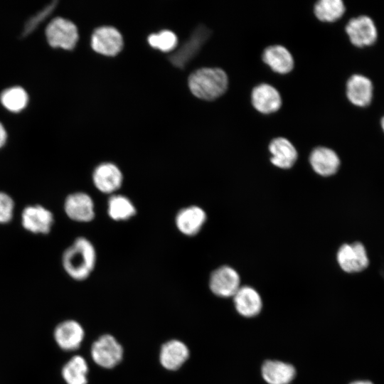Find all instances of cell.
Here are the masks:
<instances>
[{"mask_svg": "<svg viewBox=\"0 0 384 384\" xmlns=\"http://www.w3.org/2000/svg\"><path fill=\"white\" fill-rule=\"evenodd\" d=\"M96 251L90 240L80 237L63 255L62 263L67 274L74 279H87L96 263Z\"/></svg>", "mask_w": 384, "mask_h": 384, "instance_id": "1", "label": "cell"}, {"mask_svg": "<svg viewBox=\"0 0 384 384\" xmlns=\"http://www.w3.org/2000/svg\"><path fill=\"white\" fill-rule=\"evenodd\" d=\"M188 86L196 97L213 100L226 92L228 78L225 72L220 68H203L191 74Z\"/></svg>", "mask_w": 384, "mask_h": 384, "instance_id": "2", "label": "cell"}, {"mask_svg": "<svg viewBox=\"0 0 384 384\" xmlns=\"http://www.w3.org/2000/svg\"><path fill=\"white\" fill-rule=\"evenodd\" d=\"M46 36L51 47L72 50L78 40V31L72 21L57 17L47 25Z\"/></svg>", "mask_w": 384, "mask_h": 384, "instance_id": "3", "label": "cell"}, {"mask_svg": "<svg viewBox=\"0 0 384 384\" xmlns=\"http://www.w3.org/2000/svg\"><path fill=\"white\" fill-rule=\"evenodd\" d=\"M91 356L96 364L112 368L122 359L123 349L116 338L109 334L101 336L91 348Z\"/></svg>", "mask_w": 384, "mask_h": 384, "instance_id": "4", "label": "cell"}, {"mask_svg": "<svg viewBox=\"0 0 384 384\" xmlns=\"http://www.w3.org/2000/svg\"><path fill=\"white\" fill-rule=\"evenodd\" d=\"M238 272L229 266H222L210 275L209 287L212 292L221 297H233L240 287Z\"/></svg>", "mask_w": 384, "mask_h": 384, "instance_id": "5", "label": "cell"}, {"mask_svg": "<svg viewBox=\"0 0 384 384\" xmlns=\"http://www.w3.org/2000/svg\"><path fill=\"white\" fill-rule=\"evenodd\" d=\"M93 50L105 55H115L123 47V38L117 29L112 26H102L92 35Z\"/></svg>", "mask_w": 384, "mask_h": 384, "instance_id": "6", "label": "cell"}, {"mask_svg": "<svg viewBox=\"0 0 384 384\" xmlns=\"http://www.w3.org/2000/svg\"><path fill=\"white\" fill-rule=\"evenodd\" d=\"M337 261L346 272L362 271L368 265V258L364 246L360 242L344 244L337 252Z\"/></svg>", "mask_w": 384, "mask_h": 384, "instance_id": "7", "label": "cell"}, {"mask_svg": "<svg viewBox=\"0 0 384 384\" xmlns=\"http://www.w3.org/2000/svg\"><path fill=\"white\" fill-rule=\"evenodd\" d=\"M351 42L356 46L363 47L373 44L377 38V30L372 19L361 16L351 19L346 26Z\"/></svg>", "mask_w": 384, "mask_h": 384, "instance_id": "8", "label": "cell"}, {"mask_svg": "<svg viewBox=\"0 0 384 384\" xmlns=\"http://www.w3.org/2000/svg\"><path fill=\"white\" fill-rule=\"evenodd\" d=\"M53 221L52 213L40 205L27 206L21 214L23 227L33 233H48Z\"/></svg>", "mask_w": 384, "mask_h": 384, "instance_id": "9", "label": "cell"}, {"mask_svg": "<svg viewBox=\"0 0 384 384\" xmlns=\"http://www.w3.org/2000/svg\"><path fill=\"white\" fill-rule=\"evenodd\" d=\"M67 215L78 222H90L95 218L94 203L87 193L77 192L70 194L65 201Z\"/></svg>", "mask_w": 384, "mask_h": 384, "instance_id": "10", "label": "cell"}, {"mask_svg": "<svg viewBox=\"0 0 384 384\" xmlns=\"http://www.w3.org/2000/svg\"><path fill=\"white\" fill-rule=\"evenodd\" d=\"M54 338L63 350L71 351L78 349L83 341L85 332L82 326L74 320H66L57 325Z\"/></svg>", "mask_w": 384, "mask_h": 384, "instance_id": "11", "label": "cell"}, {"mask_svg": "<svg viewBox=\"0 0 384 384\" xmlns=\"http://www.w3.org/2000/svg\"><path fill=\"white\" fill-rule=\"evenodd\" d=\"M123 181L120 169L114 164L106 162L99 164L92 174V181L102 193H112L118 190Z\"/></svg>", "mask_w": 384, "mask_h": 384, "instance_id": "12", "label": "cell"}, {"mask_svg": "<svg viewBox=\"0 0 384 384\" xmlns=\"http://www.w3.org/2000/svg\"><path fill=\"white\" fill-rule=\"evenodd\" d=\"M254 108L262 114L277 112L282 105L281 96L273 86L262 83L255 86L251 93Z\"/></svg>", "mask_w": 384, "mask_h": 384, "instance_id": "13", "label": "cell"}, {"mask_svg": "<svg viewBox=\"0 0 384 384\" xmlns=\"http://www.w3.org/2000/svg\"><path fill=\"white\" fill-rule=\"evenodd\" d=\"M206 220L205 211L198 206H191L180 210L176 216L178 230L188 236L196 235Z\"/></svg>", "mask_w": 384, "mask_h": 384, "instance_id": "14", "label": "cell"}, {"mask_svg": "<svg viewBox=\"0 0 384 384\" xmlns=\"http://www.w3.org/2000/svg\"><path fill=\"white\" fill-rule=\"evenodd\" d=\"M309 162L314 171L323 176L334 174L340 166V160L336 153L324 146L313 149L309 156Z\"/></svg>", "mask_w": 384, "mask_h": 384, "instance_id": "15", "label": "cell"}, {"mask_svg": "<svg viewBox=\"0 0 384 384\" xmlns=\"http://www.w3.org/2000/svg\"><path fill=\"white\" fill-rule=\"evenodd\" d=\"M235 307L238 314L245 317L257 315L262 307L259 293L253 288L240 287L233 296Z\"/></svg>", "mask_w": 384, "mask_h": 384, "instance_id": "16", "label": "cell"}, {"mask_svg": "<svg viewBox=\"0 0 384 384\" xmlns=\"http://www.w3.org/2000/svg\"><path fill=\"white\" fill-rule=\"evenodd\" d=\"M269 150L270 161L280 169H289L297 161V151L294 145L284 137H277L271 141Z\"/></svg>", "mask_w": 384, "mask_h": 384, "instance_id": "17", "label": "cell"}, {"mask_svg": "<svg viewBox=\"0 0 384 384\" xmlns=\"http://www.w3.org/2000/svg\"><path fill=\"white\" fill-rule=\"evenodd\" d=\"M188 356L189 351L185 343L178 340H171L161 346L159 359L164 368L175 370L186 362Z\"/></svg>", "mask_w": 384, "mask_h": 384, "instance_id": "18", "label": "cell"}, {"mask_svg": "<svg viewBox=\"0 0 384 384\" xmlns=\"http://www.w3.org/2000/svg\"><path fill=\"white\" fill-rule=\"evenodd\" d=\"M346 95L352 104L359 107L368 105L373 95L370 80L361 75H352L346 84Z\"/></svg>", "mask_w": 384, "mask_h": 384, "instance_id": "19", "label": "cell"}, {"mask_svg": "<svg viewBox=\"0 0 384 384\" xmlns=\"http://www.w3.org/2000/svg\"><path fill=\"white\" fill-rule=\"evenodd\" d=\"M262 57L264 63L277 73H288L294 68L292 54L282 46L274 45L266 48Z\"/></svg>", "mask_w": 384, "mask_h": 384, "instance_id": "20", "label": "cell"}, {"mask_svg": "<svg viewBox=\"0 0 384 384\" xmlns=\"http://www.w3.org/2000/svg\"><path fill=\"white\" fill-rule=\"evenodd\" d=\"M294 367L280 361H267L262 366V375L268 384H289L294 378Z\"/></svg>", "mask_w": 384, "mask_h": 384, "instance_id": "21", "label": "cell"}, {"mask_svg": "<svg viewBox=\"0 0 384 384\" xmlns=\"http://www.w3.org/2000/svg\"><path fill=\"white\" fill-rule=\"evenodd\" d=\"M210 31L205 26H200L193 33L177 53L172 55L171 61L178 67H183L200 50L202 45L208 39Z\"/></svg>", "mask_w": 384, "mask_h": 384, "instance_id": "22", "label": "cell"}, {"mask_svg": "<svg viewBox=\"0 0 384 384\" xmlns=\"http://www.w3.org/2000/svg\"><path fill=\"white\" fill-rule=\"evenodd\" d=\"M88 366L80 356L72 357L63 367L62 376L67 384H87Z\"/></svg>", "mask_w": 384, "mask_h": 384, "instance_id": "23", "label": "cell"}, {"mask_svg": "<svg viewBox=\"0 0 384 384\" xmlns=\"http://www.w3.org/2000/svg\"><path fill=\"white\" fill-rule=\"evenodd\" d=\"M1 105L11 112H19L28 105V95L20 86H14L5 89L0 95Z\"/></svg>", "mask_w": 384, "mask_h": 384, "instance_id": "24", "label": "cell"}, {"mask_svg": "<svg viewBox=\"0 0 384 384\" xmlns=\"http://www.w3.org/2000/svg\"><path fill=\"white\" fill-rule=\"evenodd\" d=\"M108 214L114 220H126L136 214L132 201L122 195H113L108 201Z\"/></svg>", "mask_w": 384, "mask_h": 384, "instance_id": "25", "label": "cell"}, {"mask_svg": "<svg viewBox=\"0 0 384 384\" xmlns=\"http://www.w3.org/2000/svg\"><path fill=\"white\" fill-rule=\"evenodd\" d=\"M316 17L324 22H334L345 12V6L341 0H321L314 7Z\"/></svg>", "mask_w": 384, "mask_h": 384, "instance_id": "26", "label": "cell"}, {"mask_svg": "<svg viewBox=\"0 0 384 384\" xmlns=\"http://www.w3.org/2000/svg\"><path fill=\"white\" fill-rule=\"evenodd\" d=\"M58 2L52 1L31 16L23 26L21 36L28 37L33 33L52 14Z\"/></svg>", "mask_w": 384, "mask_h": 384, "instance_id": "27", "label": "cell"}, {"mask_svg": "<svg viewBox=\"0 0 384 384\" xmlns=\"http://www.w3.org/2000/svg\"><path fill=\"white\" fill-rule=\"evenodd\" d=\"M148 42L153 48L166 52L173 50L177 44V37L171 31L164 30L153 33L148 38Z\"/></svg>", "mask_w": 384, "mask_h": 384, "instance_id": "28", "label": "cell"}, {"mask_svg": "<svg viewBox=\"0 0 384 384\" xmlns=\"http://www.w3.org/2000/svg\"><path fill=\"white\" fill-rule=\"evenodd\" d=\"M14 203L7 193L0 192V223H9L13 217Z\"/></svg>", "mask_w": 384, "mask_h": 384, "instance_id": "29", "label": "cell"}, {"mask_svg": "<svg viewBox=\"0 0 384 384\" xmlns=\"http://www.w3.org/2000/svg\"><path fill=\"white\" fill-rule=\"evenodd\" d=\"M7 139V133L6 131L3 126V124L0 122V148H1L6 143Z\"/></svg>", "mask_w": 384, "mask_h": 384, "instance_id": "30", "label": "cell"}, {"mask_svg": "<svg viewBox=\"0 0 384 384\" xmlns=\"http://www.w3.org/2000/svg\"><path fill=\"white\" fill-rule=\"evenodd\" d=\"M351 384H373V383L370 381L359 380V381L353 382Z\"/></svg>", "mask_w": 384, "mask_h": 384, "instance_id": "31", "label": "cell"}, {"mask_svg": "<svg viewBox=\"0 0 384 384\" xmlns=\"http://www.w3.org/2000/svg\"><path fill=\"white\" fill-rule=\"evenodd\" d=\"M381 125H382L383 129L384 130V117H383L381 120Z\"/></svg>", "mask_w": 384, "mask_h": 384, "instance_id": "32", "label": "cell"}]
</instances>
